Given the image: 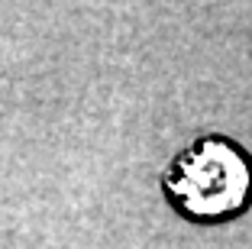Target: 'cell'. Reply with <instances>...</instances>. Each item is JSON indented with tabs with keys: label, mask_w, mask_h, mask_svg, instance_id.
<instances>
[{
	"label": "cell",
	"mask_w": 252,
	"mask_h": 249,
	"mask_svg": "<svg viewBox=\"0 0 252 249\" xmlns=\"http://www.w3.org/2000/svg\"><path fill=\"white\" fill-rule=\"evenodd\" d=\"M171 207L200 223L243 213L252 201V159L230 136H200L162 172Z\"/></svg>",
	"instance_id": "cell-1"
}]
</instances>
